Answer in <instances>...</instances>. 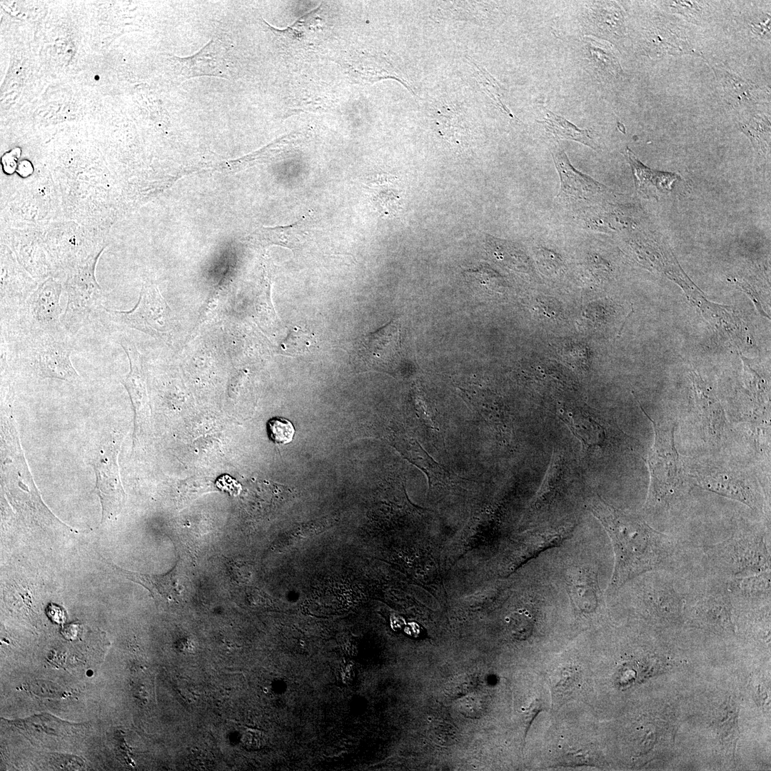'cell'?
<instances>
[{"mask_svg":"<svg viewBox=\"0 0 771 771\" xmlns=\"http://www.w3.org/2000/svg\"><path fill=\"white\" fill-rule=\"evenodd\" d=\"M585 508L603 525L615 554L610 588L618 590L644 573L671 570L682 555L677 542L651 528L641 517L607 503L598 494L588 497Z\"/></svg>","mask_w":771,"mask_h":771,"instance_id":"cell-1","label":"cell"},{"mask_svg":"<svg viewBox=\"0 0 771 771\" xmlns=\"http://www.w3.org/2000/svg\"><path fill=\"white\" fill-rule=\"evenodd\" d=\"M652 425L654 443L647 453L650 482L644 510L647 513H661L671 509L692 486L687 475L683 458L675 443V423H658L643 409Z\"/></svg>","mask_w":771,"mask_h":771,"instance_id":"cell-2","label":"cell"},{"mask_svg":"<svg viewBox=\"0 0 771 771\" xmlns=\"http://www.w3.org/2000/svg\"><path fill=\"white\" fill-rule=\"evenodd\" d=\"M74 349L73 336L64 329L14 341H6L1 336V350L8 359L27 362L43 378L77 381L79 375L71 358Z\"/></svg>","mask_w":771,"mask_h":771,"instance_id":"cell-3","label":"cell"},{"mask_svg":"<svg viewBox=\"0 0 771 771\" xmlns=\"http://www.w3.org/2000/svg\"><path fill=\"white\" fill-rule=\"evenodd\" d=\"M558 417L588 450L608 453L642 450V444L605 416L576 403H557Z\"/></svg>","mask_w":771,"mask_h":771,"instance_id":"cell-4","label":"cell"},{"mask_svg":"<svg viewBox=\"0 0 771 771\" xmlns=\"http://www.w3.org/2000/svg\"><path fill=\"white\" fill-rule=\"evenodd\" d=\"M61 292V283L52 278L38 285L17 313L1 324V336L14 341L62 330Z\"/></svg>","mask_w":771,"mask_h":771,"instance_id":"cell-5","label":"cell"},{"mask_svg":"<svg viewBox=\"0 0 771 771\" xmlns=\"http://www.w3.org/2000/svg\"><path fill=\"white\" fill-rule=\"evenodd\" d=\"M683 460L692 486L742 503L755 511H763L764 496L757 481L745 470L692 458H683Z\"/></svg>","mask_w":771,"mask_h":771,"instance_id":"cell-6","label":"cell"},{"mask_svg":"<svg viewBox=\"0 0 771 771\" xmlns=\"http://www.w3.org/2000/svg\"><path fill=\"white\" fill-rule=\"evenodd\" d=\"M171 309L157 286L146 284L136 306L129 311L113 310L104 306L99 310L101 319L117 327L142 331L156 338L165 339L171 328Z\"/></svg>","mask_w":771,"mask_h":771,"instance_id":"cell-7","label":"cell"},{"mask_svg":"<svg viewBox=\"0 0 771 771\" xmlns=\"http://www.w3.org/2000/svg\"><path fill=\"white\" fill-rule=\"evenodd\" d=\"M715 569L727 576H750L770 568V553L765 538L757 533L733 535L710 550Z\"/></svg>","mask_w":771,"mask_h":771,"instance_id":"cell-8","label":"cell"},{"mask_svg":"<svg viewBox=\"0 0 771 771\" xmlns=\"http://www.w3.org/2000/svg\"><path fill=\"white\" fill-rule=\"evenodd\" d=\"M97 258L79 268L65 283L67 302L61 317L63 329L74 336L103 305L104 295L95 278Z\"/></svg>","mask_w":771,"mask_h":771,"instance_id":"cell-9","label":"cell"},{"mask_svg":"<svg viewBox=\"0 0 771 771\" xmlns=\"http://www.w3.org/2000/svg\"><path fill=\"white\" fill-rule=\"evenodd\" d=\"M118 443L111 435L101 442L91 463L96 474L95 491L102 507L101 523L112 520L119 512L124 493L119 478L116 456Z\"/></svg>","mask_w":771,"mask_h":771,"instance_id":"cell-10","label":"cell"},{"mask_svg":"<svg viewBox=\"0 0 771 771\" xmlns=\"http://www.w3.org/2000/svg\"><path fill=\"white\" fill-rule=\"evenodd\" d=\"M695 408L707 437L715 444L727 438L728 425L725 412L712 389L695 372L690 375Z\"/></svg>","mask_w":771,"mask_h":771,"instance_id":"cell-11","label":"cell"},{"mask_svg":"<svg viewBox=\"0 0 771 771\" xmlns=\"http://www.w3.org/2000/svg\"><path fill=\"white\" fill-rule=\"evenodd\" d=\"M552 155L560 180L558 198L570 201H586L606 189L600 183L575 169L564 151L555 149Z\"/></svg>","mask_w":771,"mask_h":771,"instance_id":"cell-12","label":"cell"},{"mask_svg":"<svg viewBox=\"0 0 771 771\" xmlns=\"http://www.w3.org/2000/svg\"><path fill=\"white\" fill-rule=\"evenodd\" d=\"M357 354L371 363L394 362L400 354V326L392 321L356 343Z\"/></svg>","mask_w":771,"mask_h":771,"instance_id":"cell-13","label":"cell"},{"mask_svg":"<svg viewBox=\"0 0 771 771\" xmlns=\"http://www.w3.org/2000/svg\"><path fill=\"white\" fill-rule=\"evenodd\" d=\"M114 573L142 585L147 589L151 597L163 605L176 604L183 596L184 587L177 573V565L166 574L149 575L127 570L113 563H109Z\"/></svg>","mask_w":771,"mask_h":771,"instance_id":"cell-14","label":"cell"},{"mask_svg":"<svg viewBox=\"0 0 771 771\" xmlns=\"http://www.w3.org/2000/svg\"><path fill=\"white\" fill-rule=\"evenodd\" d=\"M573 483V471L563 451L554 449L543 481L533 502L537 511L550 505L563 495Z\"/></svg>","mask_w":771,"mask_h":771,"instance_id":"cell-15","label":"cell"},{"mask_svg":"<svg viewBox=\"0 0 771 771\" xmlns=\"http://www.w3.org/2000/svg\"><path fill=\"white\" fill-rule=\"evenodd\" d=\"M625 152L638 191L647 197H657L659 193L672 189V186L678 178V176L651 169L642 163L630 148H626Z\"/></svg>","mask_w":771,"mask_h":771,"instance_id":"cell-16","label":"cell"},{"mask_svg":"<svg viewBox=\"0 0 771 771\" xmlns=\"http://www.w3.org/2000/svg\"><path fill=\"white\" fill-rule=\"evenodd\" d=\"M569 595L583 612L593 611L598 604L600 591L595 577L588 570L572 573L567 580Z\"/></svg>","mask_w":771,"mask_h":771,"instance_id":"cell-17","label":"cell"},{"mask_svg":"<svg viewBox=\"0 0 771 771\" xmlns=\"http://www.w3.org/2000/svg\"><path fill=\"white\" fill-rule=\"evenodd\" d=\"M538 122L543 124L545 129L558 139L575 141L593 150L598 148L590 130L580 129L563 116L550 111L546 110L544 119Z\"/></svg>","mask_w":771,"mask_h":771,"instance_id":"cell-18","label":"cell"},{"mask_svg":"<svg viewBox=\"0 0 771 771\" xmlns=\"http://www.w3.org/2000/svg\"><path fill=\"white\" fill-rule=\"evenodd\" d=\"M585 42L590 59L598 69L614 76L622 73L620 62L610 44L590 37L585 38Z\"/></svg>","mask_w":771,"mask_h":771,"instance_id":"cell-19","label":"cell"},{"mask_svg":"<svg viewBox=\"0 0 771 771\" xmlns=\"http://www.w3.org/2000/svg\"><path fill=\"white\" fill-rule=\"evenodd\" d=\"M717 73L725 92L731 99L737 103L752 100L754 87L751 84L722 69H718Z\"/></svg>","mask_w":771,"mask_h":771,"instance_id":"cell-20","label":"cell"},{"mask_svg":"<svg viewBox=\"0 0 771 771\" xmlns=\"http://www.w3.org/2000/svg\"><path fill=\"white\" fill-rule=\"evenodd\" d=\"M592 9V16L597 26L610 32L618 31L623 22V15L618 8L607 4H596Z\"/></svg>","mask_w":771,"mask_h":771,"instance_id":"cell-21","label":"cell"},{"mask_svg":"<svg viewBox=\"0 0 771 771\" xmlns=\"http://www.w3.org/2000/svg\"><path fill=\"white\" fill-rule=\"evenodd\" d=\"M742 131L750 137L752 144L757 149L766 151L770 146V122L762 117L756 116L742 127Z\"/></svg>","mask_w":771,"mask_h":771,"instance_id":"cell-22","label":"cell"},{"mask_svg":"<svg viewBox=\"0 0 771 771\" xmlns=\"http://www.w3.org/2000/svg\"><path fill=\"white\" fill-rule=\"evenodd\" d=\"M267 431L270 439L281 445L292 442L296 432L293 423L281 417L271 418L267 423Z\"/></svg>","mask_w":771,"mask_h":771,"instance_id":"cell-23","label":"cell"},{"mask_svg":"<svg viewBox=\"0 0 771 771\" xmlns=\"http://www.w3.org/2000/svg\"><path fill=\"white\" fill-rule=\"evenodd\" d=\"M578 670L568 667L561 670L552 677V684L555 699L561 698L573 690L578 680Z\"/></svg>","mask_w":771,"mask_h":771,"instance_id":"cell-24","label":"cell"},{"mask_svg":"<svg viewBox=\"0 0 771 771\" xmlns=\"http://www.w3.org/2000/svg\"><path fill=\"white\" fill-rule=\"evenodd\" d=\"M593 757L588 752L580 750L578 752L569 753L563 757L562 764L565 765H590L593 762Z\"/></svg>","mask_w":771,"mask_h":771,"instance_id":"cell-25","label":"cell"},{"mask_svg":"<svg viewBox=\"0 0 771 771\" xmlns=\"http://www.w3.org/2000/svg\"><path fill=\"white\" fill-rule=\"evenodd\" d=\"M244 743L251 747H258L262 744V737L261 735L256 734L255 732H251L249 731L246 733V736L243 738Z\"/></svg>","mask_w":771,"mask_h":771,"instance_id":"cell-26","label":"cell"}]
</instances>
